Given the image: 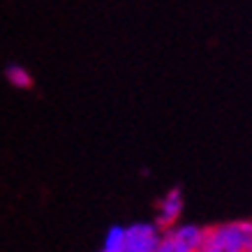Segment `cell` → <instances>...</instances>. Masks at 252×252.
I'll return each instance as SVG.
<instances>
[{"label": "cell", "mask_w": 252, "mask_h": 252, "mask_svg": "<svg viewBox=\"0 0 252 252\" xmlns=\"http://www.w3.org/2000/svg\"><path fill=\"white\" fill-rule=\"evenodd\" d=\"M199 252H252V220H231L208 227Z\"/></svg>", "instance_id": "obj_1"}, {"label": "cell", "mask_w": 252, "mask_h": 252, "mask_svg": "<svg viewBox=\"0 0 252 252\" xmlns=\"http://www.w3.org/2000/svg\"><path fill=\"white\" fill-rule=\"evenodd\" d=\"M162 241V231L155 222H134L125 227V250L123 252H155Z\"/></svg>", "instance_id": "obj_2"}, {"label": "cell", "mask_w": 252, "mask_h": 252, "mask_svg": "<svg viewBox=\"0 0 252 252\" xmlns=\"http://www.w3.org/2000/svg\"><path fill=\"white\" fill-rule=\"evenodd\" d=\"M183 190L181 188H171V190L164 192V197L158 201V215H155V227L158 229H174L178 224V218L183 213Z\"/></svg>", "instance_id": "obj_3"}, {"label": "cell", "mask_w": 252, "mask_h": 252, "mask_svg": "<svg viewBox=\"0 0 252 252\" xmlns=\"http://www.w3.org/2000/svg\"><path fill=\"white\" fill-rule=\"evenodd\" d=\"M167 234H171L178 243L185 245V248L192 250V252L201 250L204 238H206V229H204V227H199V224H176L174 229H169Z\"/></svg>", "instance_id": "obj_4"}, {"label": "cell", "mask_w": 252, "mask_h": 252, "mask_svg": "<svg viewBox=\"0 0 252 252\" xmlns=\"http://www.w3.org/2000/svg\"><path fill=\"white\" fill-rule=\"evenodd\" d=\"M5 79L12 88H19V91H31L32 84H35L31 69H26L23 65H14V63L5 67Z\"/></svg>", "instance_id": "obj_5"}, {"label": "cell", "mask_w": 252, "mask_h": 252, "mask_svg": "<svg viewBox=\"0 0 252 252\" xmlns=\"http://www.w3.org/2000/svg\"><path fill=\"white\" fill-rule=\"evenodd\" d=\"M123 250H125V227L114 224V227H109L107 236H104L102 252H123Z\"/></svg>", "instance_id": "obj_6"}, {"label": "cell", "mask_w": 252, "mask_h": 252, "mask_svg": "<svg viewBox=\"0 0 252 252\" xmlns=\"http://www.w3.org/2000/svg\"><path fill=\"white\" fill-rule=\"evenodd\" d=\"M155 252H192V250H188L185 245H181L178 241H176L171 234H162V241H160V245H158V250Z\"/></svg>", "instance_id": "obj_7"}, {"label": "cell", "mask_w": 252, "mask_h": 252, "mask_svg": "<svg viewBox=\"0 0 252 252\" xmlns=\"http://www.w3.org/2000/svg\"><path fill=\"white\" fill-rule=\"evenodd\" d=\"M99 252H102V250H99Z\"/></svg>", "instance_id": "obj_8"}]
</instances>
